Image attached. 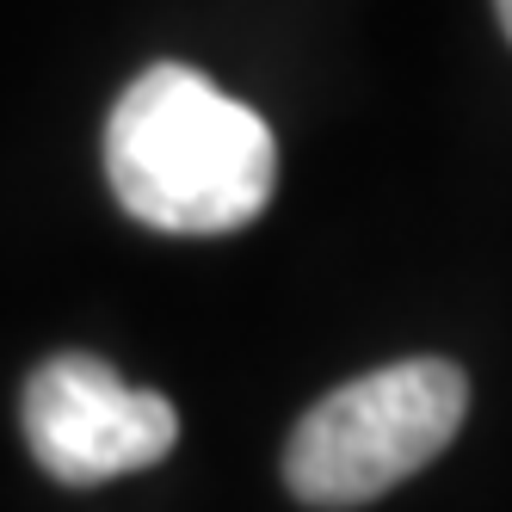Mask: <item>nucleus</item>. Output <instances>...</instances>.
Segmentation results:
<instances>
[{
  "mask_svg": "<svg viewBox=\"0 0 512 512\" xmlns=\"http://www.w3.org/2000/svg\"><path fill=\"white\" fill-rule=\"evenodd\" d=\"M105 179L161 235H235L266 210L278 142L253 105L186 62L136 75L105 124Z\"/></svg>",
  "mask_w": 512,
  "mask_h": 512,
  "instance_id": "f257e3e1",
  "label": "nucleus"
},
{
  "mask_svg": "<svg viewBox=\"0 0 512 512\" xmlns=\"http://www.w3.org/2000/svg\"><path fill=\"white\" fill-rule=\"evenodd\" d=\"M469 383L451 358H401L340 383L284 445V482L309 506H364L457 438Z\"/></svg>",
  "mask_w": 512,
  "mask_h": 512,
  "instance_id": "f03ea898",
  "label": "nucleus"
},
{
  "mask_svg": "<svg viewBox=\"0 0 512 512\" xmlns=\"http://www.w3.org/2000/svg\"><path fill=\"white\" fill-rule=\"evenodd\" d=\"M179 414L155 389L124 383L93 352H56L25 383V445L62 488H99L173 451Z\"/></svg>",
  "mask_w": 512,
  "mask_h": 512,
  "instance_id": "7ed1b4c3",
  "label": "nucleus"
},
{
  "mask_svg": "<svg viewBox=\"0 0 512 512\" xmlns=\"http://www.w3.org/2000/svg\"><path fill=\"white\" fill-rule=\"evenodd\" d=\"M494 13H500V25H506V38H512V0H494Z\"/></svg>",
  "mask_w": 512,
  "mask_h": 512,
  "instance_id": "20e7f679",
  "label": "nucleus"
}]
</instances>
